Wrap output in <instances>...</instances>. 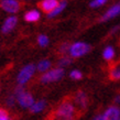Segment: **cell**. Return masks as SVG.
Masks as SVG:
<instances>
[{
    "label": "cell",
    "mask_w": 120,
    "mask_h": 120,
    "mask_svg": "<svg viewBox=\"0 0 120 120\" xmlns=\"http://www.w3.org/2000/svg\"><path fill=\"white\" fill-rule=\"evenodd\" d=\"M119 120H120V119H119Z\"/></svg>",
    "instance_id": "obj_29"
},
{
    "label": "cell",
    "mask_w": 120,
    "mask_h": 120,
    "mask_svg": "<svg viewBox=\"0 0 120 120\" xmlns=\"http://www.w3.org/2000/svg\"><path fill=\"white\" fill-rule=\"evenodd\" d=\"M0 89H1V87H0Z\"/></svg>",
    "instance_id": "obj_28"
},
{
    "label": "cell",
    "mask_w": 120,
    "mask_h": 120,
    "mask_svg": "<svg viewBox=\"0 0 120 120\" xmlns=\"http://www.w3.org/2000/svg\"><path fill=\"white\" fill-rule=\"evenodd\" d=\"M35 65L34 64H28V65L23 66L21 68V71L19 72L18 76H17V83L18 85H22L24 86L28 82H30V79L33 77L34 73H35Z\"/></svg>",
    "instance_id": "obj_2"
},
{
    "label": "cell",
    "mask_w": 120,
    "mask_h": 120,
    "mask_svg": "<svg viewBox=\"0 0 120 120\" xmlns=\"http://www.w3.org/2000/svg\"><path fill=\"white\" fill-rule=\"evenodd\" d=\"M38 43H39V45H40L41 47L47 46V44H49V38H47L45 34H40V35L38 37Z\"/></svg>",
    "instance_id": "obj_19"
},
{
    "label": "cell",
    "mask_w": 120,
    "mask_h": 120,
    "mask_svg": "<svg viewBox=\"0 0 120 120\" xmlns=\"http://www.w3.org/2000/svg\"><path fill=\"white\" fill-rule=\"evenodd\" d=\"M110 78L112 80L120 79V66L111 69V72H110Z\"/></svg>",
    "instance_id": "obj_20"
},
{
    "label": "cell",
    "mask_w": 120,
    "mask_h": 120,
    "mask_svg": "<svg viewBox=\"0 0 120 120\" xmlns=\"http://www.w3.org/2000/svg\"><path fill=\"white\" fill-rule=\"evenodd\" d=\"M90 51V45L85 42H75L69 46V55L72 57H80L84 56L85 54H87L88 52Z\"/></svg>",
    "instance_id": "obj_4"
},
{
    "label": "cell",
    "mask_w": 120,
    "mask_h": 120,
    "mask_svg": "<svg viewBox=\"0 0 120 120\" xmlns=\"http://www.w3.org/2000/svg\"><path fill=\"white\" fill-rule=\"evenodd\" d=\"M45 108H46V101L41 99V100H38V101H34V104L30 107L29 109L32 113H39L42 112Z\"/></svg>",
    "instance_id": "obj_12"
},
{
    "label": "cell",
    "mask_w": 120,
    "mask_h": 120,
    "mask_svg": "<svg viewBox=\"0 0 120 120\" xmlns=\"http://www.w3.org/2000/svg\"><path fill=\"white\" fill-rule=\"evenodd\" d=\"M108 0H93L90 2V6L91 8H98V7H100V6H102L104 4H106Z\"/></svg>",
    "instance_id": "obj_23"
},
{
    "label": "cell",
    "mask_w": 120,
    "mask_h": 120,
    "mask_svg": "<svg viewBox=\"0 0 120 120\" xmlns=\"http://www.w3.org/2000/svg\"><path fill=\"white\" fill-rule=\"evenodd\" d=\"M120 109L117 107H109L102 113V120H119Z\"/></svg>",
    "instance_id": "obj_9"
},
{
    "label": "cell",
    "mask_w": 120,
    "mask_h": 120,
    "mask_svg": "<svg viewBox=\"0 0 120 120\" xmlns=\"http://www.w3.org/2000/svg\"><path fill=\"white\" fill-rule=\"evenodd\" d=\"M76 117V108L73 102L63 101L55 110L56 120H74Z\"/></svg>",
    "instance_id": "obj_1"
},
{
    "label": "cell",
    "mask_w": 120,
    "mask_h": 120,
    "mask_svg": "<svg viewBox=\"0 0 120 120\" xmlns=\"http://www.w3.org/2000/svg\"><path fill=\"white\" fill-rule=\"evenodd\" d=\"M17 104V97H15V95L13 94V91L10 93V94L8 95L7 97H6V105L7 107L9 108H13Z\"/></svg>",
    "instance_id": "obj_17"
},
{
    "label": "cell",
    "mask_w": 120,
    "mask_h": 120,
    "mask_svg": "<svg viewBox=\"0 0 120 120\" xmlns=\"http://www.w3.org/2000/svg\"><path fill=\"white\" fill-rule=\"evenodd\" d=\"M69 76H71V78H72V79L78 80V79H80V78L83 77V74H82V72H80V71H78V69H74V71H72V72H71Z\"/></svg>",
    "instance_id": "obj_21"
},
{
    "label": "cell",
    "mask_w": 120,
    "mask_h": 120,
    "mask_svg": "<svg viewBox=\"0 0 120 120\" xmlns=\"http://www.w3.org/2000/svg\"><path fill=\"white\" fill-rule=\"evenodd\" d=\"M74 101L82 110H85L87 108V105H88V97L86 95V93L83 90L77 91L75 94V97H74Z\"/></svg>",
    "instance_id": "obj_8"
},
{
    "label": "cell",
    "mask_w": 120,
    "mask_h": 120,
    "mask_svg": "<svg viewBox=\"0 0 120 120\" xmlns=\"http://www.w3.org/2000/svg\"><path fill=\"white\" fill-rule=\"evenodd\" d=\"M60 1L58 0H42L40 2V8L43 12H46L47 15L52 12L55 8L58 6Z\"/></svg>",
    "instance_id": "obj_10"
},
{
    "label": "cell",
    "mask_w": 120,
    "mask_h": 120,
    "mask_svg": "<svg viewBox=\"0 0 120 120\" xmlns=\"http://www.w3.org/2000/svg\"><path fill=\"white\" fill-rule=\"evenodd\" d=\"M102 56L106 61H110L112 60L113 56H115V50H113L112 46H107L102 52Z\"/></svg>",
    "instance_id": "obj_16"
},
{
    "label": "cell",
    "mask_w": 120,
    "mask_h": 120,
    "mask_svg": "<svg viewBox=\"0 0 120 120\" xmlns=\"http://www.w3.org/2000/svg\"><path fill=\"white\" fill-rule=\"evenodd\" d=\"M0 7L8 13H17L21 8V4L19 0H2Z\"/></svg>",
    "instance_id": "obj_6"
},
{
    "label": "cell",
    "mask_w": 120,
    "mask_h": 120,
    "mask_svg": "<svg viewBox=\"0 0 120 120\" xmlns=\"http://www.w3.org/2000/svg\"><path fill=\"white\" fill-rule=\"evenodd\" d=\"M66 4H67V1H66V0H62V1L58 4L57 7L55 8V9L52 11V12H50V13L47 15V18L52 19V18H54V17H56V15H58L63 10H64V9H65Z\"/></svg>",
    "instance_id": "obj_14"
},
{
    "label": "cell",
    "mask_w": 120,
    "mask_h": 120,
    "mask_svg": "<svg viewBox=\"0 0 120 120\" xmlns=\"http://www.w3.org/2000/svg\"><path fill=\"white\" fill-rule=\"evenodd\" d=\"M17 23H18V18H17L15 15H10V17H8V18L4 20V24H2L1 32L4 33V34H7V33L11 32V31L15 28Z\"/></svg>",
    "instance_id": "obj_7"
},
{
    "label": "cell",
    "mask_w": 120,
    "mask_h": 120,
    "mask_svg": "<svg viewBox=\"0 0 120 120\" xmlns=\"http://www.w3.org/2000/svg\"><path fill=\"white\" fill-rule=\"evenodd\" d=\"M0 120H11L8 110H6L4 108H0Z\"/></svg>",
    "instance_id": "obj_22"
},
{
    "label": "cell",
    "mask_w": 120,
    "mask_h": 120,
    "mask_svg": "<svg viewBox=\"0 0 120 120\" xmlns=\"http://www.w3.org/2000/svg\"><path fill=\"white\" fill-rule=\"evenodd\" d=\"M51 61L50 60H41L40 62L38 63L37 65V69L40 72V73H45L47 71H50V67H51Z\"/></svg>",
    "instance_id": "obj_15"
},
{
    "label": "cell",
    "mask_w": 120,
    "mask_h": 120,
    "mask_svg": "<svg viewBox=\"0 0 120 120\" xmlns=\"http://www.w3.org/2000/svg\"><path fill=\"white\" fill-rule=\"evenodd\" d=\"M115 101H116L117 104H119V102H120V96H117L116 99H115Z\"/></svg>",
    "instance_id": "obj_27"
},
{
    "label": "cell",
    "mask_w": 120,
    "mask_h": 120,
    "mask_svg": "<svg viewBox=\"0 0 120 120\" xmlns=\"http://www.w3.org/2000/svg\"><path fill=\"white\" fill-rule=\"evenodd\" d=\"M69 45L68 43H63L61 46H60V52L61 53H66V52H68L69 51Z\"/></svg>",
    "instance_id": "obj_24"
},
{
    "label": "cell",
    "mask_w": 120,
    "mask_h": 120,
    "mask_svg": "<svg viewBox=\"0 0 120 120\" xmlns=\"http://www.w3.org/2000/svg\"><path fill=\"white\" fill-rule=\"evenodd\" d=\"M71 63H72V58H71V57H67V56H63L62 58H60V60H58L57 65H58V67L63 68V67L68 66Z\"/></svg>",
    "instance_id": "obj_18"
},
{
    "label": "cell",
    "mask_w": 120,
    "mask_h": 120,
    "mask_svg": "<svg viewBox=\"0 0 120 120\" xmlns=\"http://www.w3.org/2000/svg\"><path fill=\"white\" fill-rule=\"evenodd\" d=\"M120 15V4H115V6H112V7L110 8L109 10L106 12L105 15L101 17V19H100V21H108V20H110V19L115 18V17H117V15Z\"/></svg>",
    "instance_id": "obj_11"
},
{
    "label": "cell",
    "mask_w": 120,
    "mask_h": 120,
    "mask_svg": "<svg viewBox=\"0 0 120 120\" xmlns=\"http://www.w3.org/2000/svg\"><path fill=\"white\" fill-rule=\"evenodd\" d=\"M119 29H120V26H116L112 30H111V33H115V32L117 31V30H119Z\"/></svg>",
    "instance_id": "obj_26"
},
{
    "label": "cell",
    "mask_w": 120,
    "mask_h": 120,
    "mask_svg": "<svg viewBox=\"0 0 120 120\" xmlns=\"http://www.w3.org/2000/svg\"><path fill=\"white\" fill-rule=\"evenodd\" d=\"M15 97H17V102H18L19 106L22 107V108H30V107L34 104V101H35L34 98H33L32 94L26 90L21 91V93L18 94Z\"/></svg>",
    "instance_id": "obj_5"
},
{
    "label": "cell",
    "mask_w": 120,
    "mask_h": 120,
    "mask_svg": "<svg viewBox=\"0 0 120 120\" xmlns=\"http://www.w3.org/2000/svg\"><path fill=\"white\" fill-rule=\"evenodd\" d=\"M93 120H102V115H97V116H95Z\"/></svg>",
    "instance_id": "obj_25"
},
{
    "label": "cell",
    "mask_w": 120,
    "mask_h": 120,
    "mask_svg": "<svg viewBox=\"0 0 120 120\" xmlns=\"http://www.w3.org/2000/svg\"><path fill=\"white\" fill-rule=\"evenodd\" d=\"M40 19V12L38 10H30L24 13V20L26 22H37Z\"/></svg>",
    "instance_id": "obj_13"
},
{
    "label": "cell",
    "mask_w": 120,
    "mask_h": 120,
    "mask_svg": "<svg viewBox=\"0 0 120 120\" xmlns=\"http://www.w3.org/2000/svg\"><path fill=\"white\" fill-rule=\"evenodd\" d=\"M63 76H64V69L61 67H56L43 73V75L40 77V82L42 84H50L60 80Z\"/></svg>",
    "instance_id": "obj_3"
}]
</instances>
